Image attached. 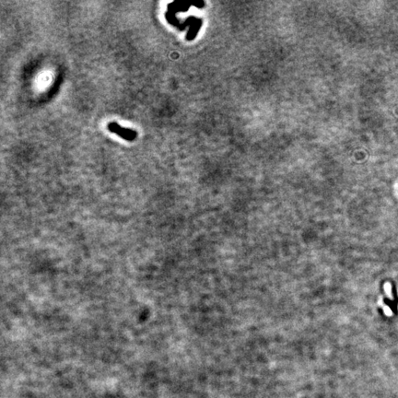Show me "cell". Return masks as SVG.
Here are the masks:
<instances>
[{
    "instance_id": "cell-1",
    "label": "cell",
    "mask_w": 398,
    "mask_h": 398,
    "mask_svg": "<svg viewBox=\"0 0 398 398\" xmlns=\"http://www.w3.org/2000/svg\"><path fill=\"white\" fill-rule=\"evenodd\" d=\"M107 127H108V130L110 131V132L116 134V135L119 136L120 137H122L123 139L126 140V141L131 142V141H134V140L137 138V131L132 130V129H129V128L122 127V126H120L117 123H116V122L109 123L108 125H107Z\"/></svg>"
},
{
    "instance_id": "cell-2",
    "label": "cell",
    "mask_w": 398,
    "mask_h": 398,
    "mask_svg": "<svg viewBox=\"0 0 398 398\" xmlns=\"http://www.w3.org/2000/svg\"><path fill=\"white\" fill-rule=\"evenodd\" d=\"M189 7L190 5H185L183 2H174L168 5V12L175 15L176 12L188 10Z\"/></svg>"
}]
</instances>
